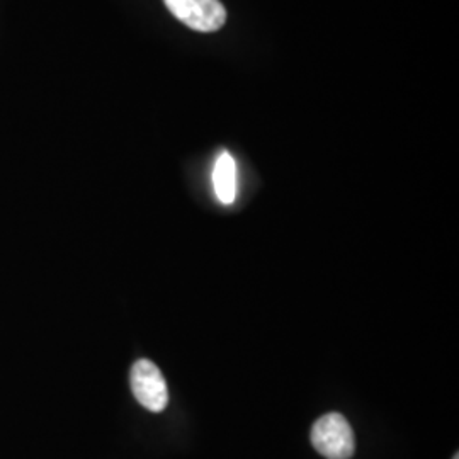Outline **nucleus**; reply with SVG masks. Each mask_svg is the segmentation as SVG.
<instances>
[{
  "label": "nucleus",
  "mask_w": 459,
  "mask_h": 459,
  "mask_svg": "<svg viewBox=\"0 0 459 459\" xmlns=\"http://www.w3.org/2000/svg\"><path fill=\"white\" fill-rule=\"evenodd\" d=\"M312 444L324 458L351 459L356 449L352 427L341 413H327L312 427Z\"/></svg>",
  "instance_id": "1"
},
{
  "label": "nucleus",
  "mask_w": 459,
  "mask_h": 459,
  "mask_svg": "<svg viewBox=\"0 0 459 459\" xmlns=\"http://www.w3.org/2000/svg\"><path fill=\"white\" fill-rule=\"evenodd\" d=\"M165 7L187 28L213 33L227 22V11L220 0H164Z\"/></svg>",
  "instance_id": "2"
},
{
  "label": "nucleus",
  "mask_w": 459,
  "mask_h": 459,
  "mask_svg": "<svg viewBox=\"0 0 459 459\" xmlns=\"http://www.w3.org/2000/svg\"><path fill=\"white\" fill-rule=\"evenodd\" d=\"M130 385L134 398L147 411L159 413L167 409L169 390L157 364L148 359L134 362L130 373Z\"/></svg>",
  "instance_id": "3"
},
{
  "label": "nucleus",
  "mask_w": 459,
  "mask_h": 459,
  "mask_svg": "<svg viewBox=\"0 0 459 459\" xmlns=\"http://www.w3.org/2000/svg\"><path fill=\"white\" fill-rule=\"evenodd\" d=\"M216 196L223 204H231L237 197V164L229 152H221L213 170Z\"/></svg>",
  "instance_id": "4"
},
{
  "label": "nucleus",
  "mask_w": 459,
  "mask_h": 459,
  "mask_svg": "<svg viewBox=\"0 0 459 459\" xmlns=\"http://www.w3.org/2000/svg\"><path fill=\"white\" fill-rule=\"evenodd\" d=\"M455 459H459V456H458V455H456V456H455Z\"/></svg>",
  "instance_id": "5"
}]
</instances>
